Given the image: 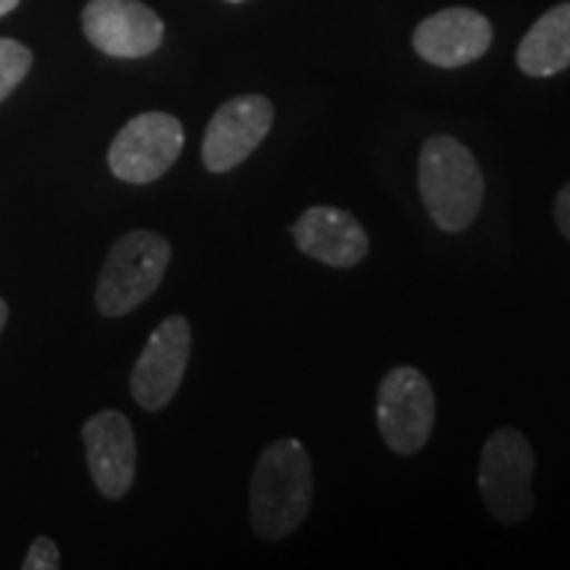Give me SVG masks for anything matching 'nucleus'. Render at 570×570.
<instances>
[{
  "mask_svg": "<svg viewBox=\"0 0 570 570\" xmlns=\"http://www.w3.org/2000/svg\"><path fill=\"white\" fill-rule=\"evenodd\" d=\"M494 30L483 13L473 9H444L425 21L412 35L420 59L441 69H458L479 61L491 48Z\"/></svg>",
  "mask_w": 570,
  "mask_h": 570,
  "instance_id": "10",
  "label": "nucleus"
},
{
  "mask_svg": "<svg viewBox=\"0 0 570 570\" xmlns=\"http://www.w3.org/2000/svg\"><path fill=\"white\" fill-rule=\"evenodd\" d=\"M32 69V51L17 40L0 38V101L17 90V85Z\"/></svg>",
  "mask_w": 570,
  "mask_h": 570,
  "instance_id": "14",
  "label": "nucleus"
},
{
  "mask_svg": "<svg viewBox=\"0 0 570 570\" xmlns=\"http://www.w3.org/2000/svg\"><path fill=\"white\" fill-rule=\"evenodd\" d=\"M315 470L302 441L277 439L262 449L252 475V525L262 539H285L309 515Z\"/></svg>",
  "mask_w": 570,
  "mask_h": 570,
  "instance_id": "1",
  "label": "nucleus"
},
{
  "mask_svg": "<svg viewBox=\"0 0 570 570\" xmlns=\"http://www.w3.org/2000/svg\"><path fill=\"white\" fill-rule=\"evenodd\" d=\"M173 259V246L154 230H132L111 246L98 277L96 304L106 317L138 309L159 288Z\"/></svg>",
  "mask_w": 570,
  "mask_h": 570,
  "instance_id": "3",
  "label": "nucleus"
},
{
  "mask_svg": "<svg viewBox=\"0 0 570 570\" xmlns=\"http://www.w3.org/2000/svg\"><path fill=\"white\" fill-rule=\"evenodd\" d=\"M230 3H238V0H230Z\"/></svg>",
  "mask_w": 570,
  "mask_h": 570,
  "instance_id": "19",
  "label": "nucleus"
},
{
  "mask_svg": "<svg viewBox=\"0 0 570 570\" xmlns=\"http://www.w3.org/2000/svg\"><path fill=\"white\" fill-rule=\"evenodd\" d=\"M420 196L441 230L462 233L483 204V173L465 142L433 135L423 142L417 164Z\"/></svg>",
  "mask_w": 570,
  "mask_h": 570,
  "instance_id": "2",
  "label": "nucleus"
},
{
  "mask_svg": "<svg viewBox=\"0 0 570 570\" xmlns=\"http://www.w3.org/2000/svg\"><path fill=\"white\" fill-rule=\"evenodd\" d=\"M436 399L417 367L389 370L377 389V431L391 452L415 454L431 439Z\"/></svg>",
  "mask_w": 570,
  "mask_h": 570,
  "instance_id": "5",
  "label": "nucleus"
},
{
  "mask_svg": "<svg viewBox=\"0 0 570 570\" xmlns=\"http://www.w3.org/2000/svg\"><path fill=\"white\" fill-rule=\"evenodd\" d=\"M273 122L275 106L269 104V98L256 96V92L230 98L214 111L206 127L202 146L206 169L223 175L240 167L262 146V140L273 130Z\"/></svg>",
  "mask_w": 570,
  "mask_h": 570,
  "instance_id": "8",
  "label": "nucleus"
},
{
  "mask_svg": "<svg viewBox=\"0 0 570 570\" xmlns=\"http://www.w3.org/2000/svg\"><path fill=\"white\" fill-rule=\"evenodd\" d=\"M537 458L529 439L515 428H499L483 444L479 465L481 499L499 523H523L533 510Z\"/></svg>",
  "mask_w": 570,
  "mask_h": 570,
  "instance_id": "4",
  "label": "nucleus"
},
{
  "mask_svg": "<svg viewBox=\"0 0 570 570\" xmlns=\"http://www.w3.org/2000/svg\"><path fill=\"white\" fill-rule=\"evenodd\" d=\"M291 233L298 252L327 267H354L370 252L365 227L338 206H312L291 225Z\"/></svg>",
  "mask_w": 570,
  "mask_h": 570,
  "instance_id": "12",
  "label": "nucleus"
},
{
  "mask_svg": "<svg viewBox=\"0 0 570 570\" xmlns=\"http://www.w3.org/2000/svg\"><path fill=\"white\" fill-rule=\"evenodd\" d=\"M6 320H9V304H6L3 298H0V333H3Z\"/></svg>",
  "mask_w": 570,
  "mask_h": 570,
  "instance_id": "18",
  "label": "nucleus"
},
{
  "mask_svg": "<svg viewBox=\"0 0 570 570\" xmlns=\"http://www.w3.org/2000/svg\"><path fill=\"white\" fill-rule=\"evenodd\" d=\"M82 439L98 491L109 499H122L132 489L135 465H138L130 420L117 410H104L85 423Z\"/></svg>",
  "mask_w": 570,
  "mask_h": 570,
  "instance_id": "11",
  "label": "nucleus"
},
{
  "mask_svg": "<svg viewBox=\"0 0 570 570\" xmlns=\"http://www.w3.org/2000/svg\"><path fill=\"white\" fill-rule=\"evenodd\" d=\"M518 67L531 77H552L570 67V3L554 6L525 32Z\"/></svg>",
  "mask_w": 570,
  "mask_h": 570,
  "instance_id": "13",
  "label": "nucleus"
},
{
  "mask_svg": "<svg viewBox=\"0 0 570 570\" xmlns=\"http://www.w3.org/2000/svg\"><path fill=\"white\" fill-rule=\"evenodd\" d=\"M194 333L183 315L161 320L146 341L130 375V391L142 410L159 412L173 402L190 360Z\"/></svg>",
  "mask_w": 570,
  "mask_h": 570,
  "instance_id": "7",
  "label": "nucleus"
},
{
  "mask_svg": "<svg viewBox=\"0 0 570 570\" xmlns=\"http://www.w3.org/2000/svg\"><path fill=\"white\" fill-rule=\"evenodd\" d=\"M21 3V0H0V17H6V13H11L17 6Z\"/></svg>",
  "mask_w": 570,
  "mask_h": 570,
  "instance_id": "17",
  "label": "nucleus"
},
{
  "mask_svg": "<svg viewBox=\"0 0 570 570\" xmlns=\"http://www.w3.org/2000/svg\"><path fill=\"white\" fill-rule=\"evenodd\" d=\"M554 223H558L560 233L570 240V183L562 185L558 198H554Z\"/></svg>",
  "mask_w": 570,
  "mask_h": 570,
  "instance_id": "16",
  "label": "nucleus"
},
{
  "mask_svg": "<svg viewBox=\"0 0 570 570\" xmlns=\"http://www.w3.org/2000/svg\"><path fill=\"white\" fill-rule=\"evenodd\" d=\"M185 132L173 114L146 111L132 117L109 148V169L117 180L146 185L175 167Z\"/></svg>",
  "mask_w": 570,
  "mask_h": 570,
  "instance_id": "6",
  "label": "nucleus"
},
{
  "mask_svg": "<svg viewBox=\"0 0 570 570\" xmlns=\"http://www.w3.org/2000/svg\"><path fill=\"white\" fill-rule=\"evenodd\" d=\"M21 568H24V570H56V568H61L59 547H56L53 541L46 539V537L35 539L30 552H27V560L21 562Z\"/></svg>",
  "mask_w": 570,
  "mask_h": 570,
  "instance_id": "15",
  "label": "nucleus"
},
{
  "mask_svg": "<svg viewBox=\"0 0 570 570\" xmlns=\"http://www.w3.org/2000/svg\"><path fill=\"white\" fill-rule=\"evenodd\" d=\"M82 30L98 51L114 59H142L164 40V21L140 0H90Z\"/></svg>",
  "mask_w": 570,
  "mask_h": 570,
  "instance_id": "9",
  "label": "nucleus"
}]
</instances>
